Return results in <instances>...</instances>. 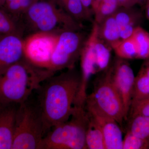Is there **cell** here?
Wrapping results in <instances>:
<instances>
[{
  "label": "cell",
  "instance_id": "cell-1",
  "mask_svg": "<svg viewBox=\"0 0 149 149\" xmlns=\"http://www.w3.org/2000/svg\"><path fill=\"white\" fill-rule=\"evenodd\" d=\"M80 73L74 68L43 81L37 91L40 107L48 131L58 123L69 119L79 89Z\"/></svg>",
  "mask_w": 149,
  "mask_h": 149
},
{
  "label": "cell",
  "instance_id": "cell-2",
  "mask_svg": "<svg viewBox=\"0 0 149 149\" xmlns=\"http://www.w3.org/2000/svg\"><path fill=\"white\" fill-rule=\"evenodd\" d=\"M50 77L46 70L34 65L24 57L0 74V107L23 103Z\"/></svg>",
  "mask_w": 149,
  "mask_h": 149
},
{
  "label": "cell",
  "instance_id": "cell-3",
  "mask_svg": "<svg viewBox=\"0 0 149 149\" xmlns=\"http://www.w3.org/2000/svg\"><path fill=\"white\" fill-rule=\"evenodd\" d=\"M19 25L24 34H59L67 30H80V22L65 10L57 0H34Z\"/></svg>",
  "mask_w": 149,
  "mask_h": 149
},
{
  "label": "cell",
  "instance_id": "cell-4",
  "mask_svg": "<svg viewBox=\"0 0 149 149\" xmlns=\"http://www.w3.org/2000/svg\"><path fill=\"white\" fill-rule=\"evenodd\" d=\"M70 119L53 126L43 137L39 149H86L88 117L84 108L74 107Z\"/></svg>",
  "mask_w": 149,
  "mask_h": 149
},
{
  "label": "cell",
  "instance_id": "cell-5",
  "mask_svg": "<svg viewBox=\"0 0 149 149\" xmlns=\"http://www.w3.org/2000/svg\"><path fill=\"white\" fill-rule=\"evenodd\" d=\"M47 131L37 102L27 100L17 107L12 149H39Z\"/></svg>",
  "mask_w": 149,
  "mask_h": 149
},
{
  "label": "cell",
  "instance_id": "cell-6",
  "mask_svg": "<svg viewBox=\"0 0 149 149\" xmlns=\"http://www.w3.org/2000/svg\"><path fill=\"white\" fill-rule=\"evenodd\" d=\"M86 102L93 104L100 111L116 120L122 129L125 120L124 109L121 98L112 80L111 65L96 79L93 92L88 95Z\"/></svg>",
  "mask_w": 149,
  "mask_h": 149
},
{
  "label": "cell",
  "instance_id": "cell-7",
  "mask_svg": "<svg viewBox=\"0 0 149 149\" xmlns=\"http://www.w3.org/2000/svg\"><path fill=\"white\" fill-rule=\"evenodd\" d=\"M87 38L80 30L67 29L59 34L47 68L52 76L58 71L74 67Z\"/></svg>",
  "mask_w": 149,
  "mask_h": 149
},
{
  "label": "cell",
  "instance_id": "cell-8",
  "mask_svg": "<svg viewBox=\"0 0 149 149\" xmlns=\"http://www.w3.org/2000/svg\"><path fill=\"white\" fill-rule=\"evenodd\" d=\"M59 34L37 33L24 38V57L36 66L47 70Z\"/></svg>",
  "mask_w": 149,
  "mask_h": 149
},
{
  "label": "cell",
  "instance_id": "cell-9",
  "mask_svg": "<svg viewBox=\"0 0 149 149\" xmlns=\"http://www.w3.org/2000/svg\"><path fill=\"white\" fill-rule=\"evenodd\" d=\"M111 67L112 80L123 104L125 121L128 120L132 102L135 75L126 60L117 57Z\"/></svg>",
  "mask_w": 149,
  "mask_h": 149
},
{
  "label": "cell",
  "instance_id": "cell-10",
  "mask_svg": "<svg viewBox=\"0 0 149 149\" xmlns=\"http://www.w3.org/2000/svg\"><path fill=\"white\" fill-rule=\"evenodd\" d=\"M84 109L100 125L103 135L105 149H122V128L116 120L88 102H85Z\"/></svg>",
  "mask_w": 149,
  "mask_h": 149
},
{
  "label": "cell",
  "instance_id": "cell-11",
  "mask_svg": "<svg viewBox=\"0 0 149 149\" xmlns=\"http://www.w3.org/2000/svg\"><path fill=\"white\" fill-rule=\"evenodd\" d=\"M98 24L94 22L91 33L87 37L80 54V88L83 91L87 90L91 76L99 72L95 48V42L98 35Z\"/></svg>",
  "mask_w": 149,
  "mask_h": 149
},
{
  "label": "cell",
  "instance_id": "cell-12",
  "mask_svg": "<svg viewBox=\"0 0 149 149\" xmlns=\"http://www.w3.org/2000/svg\"><path fill=\"white\" fill-rule=\"evenodd\" d=\"M24 41L19 34L0 35V74L24 57Z\"/></svg>",
  "mask_w": 149,
  "mask_h": 149
},
{
  "label": "cell",
  "instance_id": "cell-13",
  "mask_svg": "<svg viewBox=\"0 0 149 149\" xmlns=\"http://www.w3.org/2000/svg\"><path fill=\"white\" fill-rule=\"evenodd\" d=\"M18 105L0 107V149H12Z\"/></svg>",
  "mask_w": 149,
  "mask_h": 149
},
{
  "label": "cell",
  "instance_id": "cell-14",
  "mask_svg": "<svg viewBox=\"0 0 149 149\" xmlns=\"http://www.w3.org/2000/svg\"><path fill=\"white\" fill-rule=\"evenodd\" d=\"M133 7H119L114 14L121 40L131 37L141 19V14Z\"/></svg>",
  "mask_w": 149,
  "mask_h": 149
},
{
  "label": "cell",
  "instance_id": "cell-15",
  "mask_svg": "<svg viewBox=\"0 0 149 149\" xmlns=\"http://www.w3.org/2000/svg\"><path fill=\"white\" fill-rule=\"evenodd\" d=\"M98 26L99 37L112 49L121 40L114 14L106 18Z\"/></svg>",
  "mask_w": 149,
  "mask_h": 149
},
{
  "label": "cell",
  "instance_id": "cell-16",
  "mask_svg": "<svg viewBox=\"0 0 149 149\" xmlns=\"http://www.w3.org/2000/svg\"><path fill=\"white\" fill-rule=\"evenodd\" d=\"M87 114L88 120L85 134L87 149H105L103 135L100 125L93 117Z\"/></svg>",
  "mask_w": 149,
  "mask_h": 149
},
{
  "label": "cell",
  "instance_id": "cell-17",
  "mask_svg": "<svg viewBox=\"0 0 149 149\" xmlns=\"http://www.w3.org/2000/svg\"><path fill=\"white\" fill-rule=\"evenodd\" d=\"M33 1L34 0H6L1 9L20 26L19 22L22 17Z\"/></svg>",
  "mask_w": 149,
  "mask_h": 149
},
{
  "label": "cell",
  "instance_id": "cell-18",
  "mask_svg": "<svg viewBox=\"0 0 149 149\" xmlns=\"http://www.w3.org/2000/svg\"><path fill=\"white\" fill-rule=\"evenodd\" d=\"M149 97V79L141 67L135 77L132 95V104Z\"/></svg>",
  "mask_w": 149,
  "mask_h": 149
},
{
  "label": "cell",
  "instance_id": "cell-19",
  "mask_svg": "<svg viewBox=\"0 0 149 149\" xmlns=\"http://www.w3.org/2000/svg\"><path fill=\"white\" fill-rule=\"evenodd\" d=\"M95 48L98 70L99 72L105 70L109 66L111 51L112 49L99 37L98 34L95 42Z\"/></svg>",
  "mask_w": 149,
  "mask_h": 149
},
{
  "label": "cell",
  "instance_id": "cell-20",
  "mask_svg": "<svg viewBox=\"0 0 149 149\" xmlns=\"http://www.w3.org/2000/svg\"><path fill=\"white\" fill-rule=\"evenodd\" d=\"M117 57L123 59H138V51L136 43L132 36L120 40L112 48Z\"/></svg>",
  "mask_w": 149,
  "mask_h": 149
},
{
  "label": "cell",
  "instance_id": "cell-21",
  "mask_svg": "<svg viewBox=\"0 0 149 149\" xmlns=\"http://www.w3.org/2000/svg\"><path fill=\"white\" fill-rule=\"evenodd\" d=\"M128 131L144 140H149V116H136L130 118Z\"/></svg>",
  "mask_w": 149,
  "mask_h": 149
},
{
  "label": "cell",
  "instance_id": "cell-22",
  "mask_svg": "<svg viewBox=\"0 0 149 149\" xmlns=\"http://www.w3.org/2000/svg\"><path fill=\"white\" fill-rule=\"evenodd\" d=\"M137 46L138 59L149 57V33L139 26L135 28L132 36Z\"/></svg>",
  "mask_w": 149,
  "mask_h": 149
},
{
  "label": "cell",
  "instance_id": "cell-23",
  "mask_svg": "<svg viewBox=\"0 0 149 149\" xmlns=\"http://www.w3.org/2000/svg\"><path fill=\"white\" fill-rule=\"evenodd\" d=\"M65 10L78 22L91 19L80 0H57Z\"/></svg>",
  "mask_w": 149,
  "mask_h": 149
},
{
  "label": "cell",
  "instance_id": "cell-24",
  "mask_svg": "<svg viewBox=\"0 0 149 149\" xmlns=\"http://www.w3.org/2000/svg\"><path fill=\"white\" fill-rule=\"evenodd\" d=\"M117 0H103L94 12V22L98 24L113 15L119 7Z\"/></svg>",
  "mask_w": 149,
  "mask_h": 149
},
{
  "label": "cell",
  "instance_id": "cell-25",
  "mask_svg": "<svg viewBox=\"0 0 149 149\" xmlns=\"http://www.w3.org/2000/svg\"><path fill=\"white\" fill-rule=\"evenodd\" d=\"M17 34L24 37V32L16 23L2 9L0 8V35Z\"/></svg>",
  "mask_w": 149,
  "mask_h": 149
},
{
  "label": "cell",
  "instance_id": "cell-26",
  "mask_svg": "<svg viewBox=\"0 0 149 149\" xmlns=\"http://www.w3.org/2000/svg\"><path fill=\"white\" fill-rule=\"evenodd\" d=\"M122 149H148V141L137 137L128 130L123 139Z\"/></svg>",
  "mask_w": 149,
  "mask_h": 149
},
{
  "label": "cell",
  "instance_id": "cell-27",
  "mask_svg": "<svg viewBox=\"0 0 149 149\" xmlns=\"http://www.w3.org/2000/svg\"><path fill=\"white\" fill-rule=\"evenodd\" d=\"M139 115L149 116V97L131 105L128 119Z\"/></svg>",
  "mask_w": 149,
  "mask_h": 149
},
{
  "label": "cell",
  "instance_id": "cell-28",
  "mask_svg": "<svg viewBox=\"0 0 149 149\" xmlns=\"http://www.w3.org/2000/svg\"><path fill=\"white\" fill-rule=\"evenodd\" d=\"M80 1L86 13L91 18V15L93 14L92 8H91L93 0H80Z\"/></svg>",
  "mask_w": 149,
  "mask_h": 149
},
{
  "label": "cell",
  "instance_id": "cell-29",
  "mask_svg": "<svg viewBox=\"0 0 149 149\" xmlns=\"http://www.w3.org/2000/svg\"><path fill=\"white\" fill-rule=\"evenodd\" d=\"M142 67L143 68L144 71L149 79V57L145 59Z\"/></svg>",
  "mask_w": 149,
  "mask_h": 149
},
{
  "label": "cell",
  "instance_id": "cell-30",
  "mask_svg": "<svg viewBox=\"0 0 149 149\" xmlns=\"http://www.w3.org/2000/svg\"><path fill=\"white\" fill-rule=\"evenodd\" d=\"M103 0H93L92 3V6H91V8H92V13L93 14L95 11L97 9L99 5L101 3Z\"/></svg>",
  "mask_w": 149,
  "mask_h": 149
},
{
  "label": "cell",
  "instance_id": "cell-31",
  "mask_svg": "<svg viewBox=\"0 0 149 149\" xmlns=\"http://www.w3.org/2000/svg\"><path fill=\"white\" fill-rule=\"evenodd\" d=\"M146 13L148 19L149 20V0H148L146 3Z\"/></svg>",
  "mask_w": 149,
  "mask_h": 149
},
{
  "label": "cell",
  "instance_id": "cell-32",
  "mask_svg": "<svg viewBox=\"0 0 149 149\" xmlns=\"http://www.w3.org/2000/svg\"><path fill=\"white\" fill-rule=\"evenodd\" d=\"M148 0H137V3L139 4L143 5L144 4L146 3Z\"/></svg>",
  "mask_w": 149,
  "mask_h": 149
},
{
  "label": "cell",
  "instance_id": "cell-33",
  "mask_svg": "<svg viewBox=\"0 0 149 149\" xmlns=\"http://www.w3.org/2000/svg\"><path fill=\"white\" fill-rule=\"evenodd\" d=\"M6 0H0V8H2Z\"/></svg>",
  "mask_w": 149,
  "mask_h": 149
},
{
  "label": "cell",
  "instance_id": "cell-34",
  "mask_svg": "<svg viewBox=\"0 0 149 149\" xmlns=\"http://www.w3.org/2000/svg\"><path fill=\"white\" fill-rule=\"evenodd\" d=\"M148 149H149V140L148 141Z\"/></svg>",
  "mask_w": 149,
  "mask_h": 149
}]
</instances>
